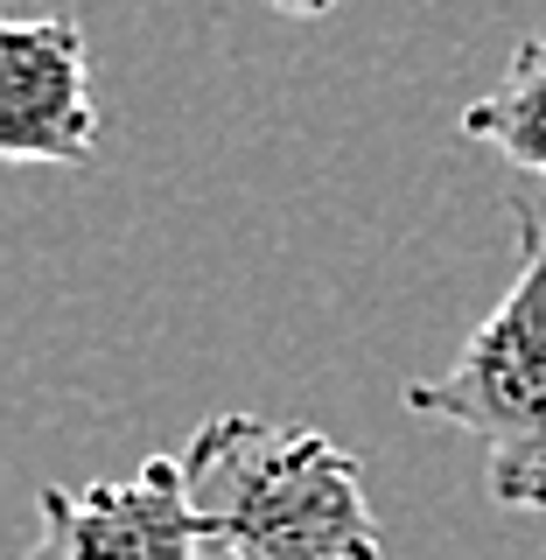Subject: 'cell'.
<instances>
[{"label":"cell","instance_id":"obj_1","mask_svg":"<svg viewBox=\"0 0 546 560\" xmlns=\"http://www.w3.org/2000/svg\"><path fill=\"white\" fill-rule=\"evenodd\" d=\"M183 483L204 518L210 560H379L364 469L323 428L218 413L189 434Z\"/></svg>","mask_w":546,"mask_h":560},{"label":"cell","instance_id":"obj_2","mask_svg":"<svg viewBox=\"0 0 546 560\" xmlns=\"http://www.w3.org/2000/svg\"><path fill=\"white\" fill-rule=\"evenodd\" d=\"M512 218L519 273L504 280L498 308L469 329L463 358L442 378L407 385V407L484 442L490 504L546 512V210L519 197Z\"/></svg>","mask_w":546,"mask_h":560},{"label":"cell","instance_id":"obj_3","mask_svg":"<svg viewBox=\"0 0 546 560\" xmlns=\"http://www.w3.org/2000/svg\"><path fill=\"white\" fill-rule=\"evenodd\" d=\"M22 560H210L183 455H148L127 477H98L78 490L49 483L35 547Z\"/></svg>","mask_w":546,"mask_h":560},{"label":"cell","instance_id":"obj_4","mask_svg":"<svg viewBox=\"0 0 546 560\" xmlns=\"http://www.w3.org/2000/svg\"><path fill=\"white\" fill-rule=\"evenodd\" d=\"M98 148L92 49L78 14L0 22V154L43 168H84Z\"/></svg>","mask_w":546,"mask_h":560},{"label":"cell","instance_id":"obj_5","mask_svg":"<svg viewBox=\"0 0 546 560\" xmlns=\"http://www.w3.org/2000/svg\"><path fill=\"white\" fill-rule=\"evenodd\" d=\"M463 140L490 148L498 162L546 175V35H525L504 63V84L463 105Z\"/></svg>","mask_w":546,"mask_h":560},{"label":"cell","instance_id":"obj_6","mask_svg":"<svg viewBox=\"0 0 546 560\" xmlns=\"http://www.w3.org/2000/svg\"><path fill=\"white\" fill-rule=\"evenodd\" d=\"M274 8H280V14H329L337 0H274Z\"/></svg>","mask_w":546,"mask_h":560}]
</instances>
